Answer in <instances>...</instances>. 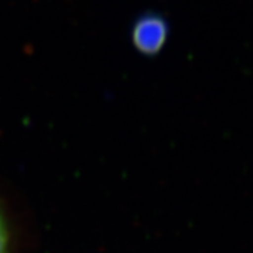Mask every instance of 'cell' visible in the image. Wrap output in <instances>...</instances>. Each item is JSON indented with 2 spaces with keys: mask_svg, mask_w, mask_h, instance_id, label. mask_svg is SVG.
<instances>
[{
  "mask_svg": "<svg viewBox=\"0 0 253 253\" xmlns=\"http://www.w3.org/2000/svg\"><path fill=\"white\" fill-rule=\"evenodd\" d=\"M169 34V25L156 11L142 12L131 26V43L143 55H156L164 49Z\"/></svg>",
  "mask_w": 253,
  "mask_h": 253,
  "instance_id": "1",
  "label": "cell"
},
{
  "mask_svg": "<svg viewBox=\"0 0 253 253\" xmlns=\"http://www.w3.org/2000/svg\"><path fill=\"white\" fill-rule=\"evenodd\" d=\"M8 247H9L8 229H6L3 216L0 215V253H8Z\"/></svg>",
  "mask_w": 253,
  "mask_h": 253,
  "instance_id": "2",
  "label": "cell"
}]
</instances>
